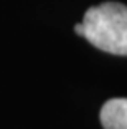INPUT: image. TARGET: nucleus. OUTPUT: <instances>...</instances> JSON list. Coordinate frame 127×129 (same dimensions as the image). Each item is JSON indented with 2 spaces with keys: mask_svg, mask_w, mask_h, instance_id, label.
I'll list each match as a JSON object with an SVG mask.
<instances>
[{
  "mask_svg": "<svg viewBox=\"0 0 127 129\" xmlns=\"http://www.w3.org/2000/svg\"><path fill=\"white\" fill-rule=\"evenodd\" d=\"M82 38L106 53L127 56V7L104 2L88 8L82 20Z\"/></svg>",
  "mask_w": 127,
  "mask_h": 129,
  "instance_id": "obj_1",
  "label": "nucleus"
},
{
  "mask_svg": "<svg viewBox=\"0 0 127 129\" xmlns=\"http://www.w3.org/2000/svg\"><path fill=\"white\" fill-rule=\"evenodd\" d=\"M104 129H127V98L109 99L101 109Z\"/></svg>",
  "mask_w": 127,
  "mask_h": 129,
  "instance_id": "obj_2",
  "label": "nucleus"
},
{
  "mask_svg": "<svg viewBox=\"0 0 127 129\" xmlns=\"http://www.w3.org/2000/svg\"><path fill=\"white\" fill-rule=\"evenodd\" d=\"M74 31L82 37V23H76V25H74Z\"/></svg>",
  "mask_w": 127,
  "mask_h": 129,
  "instance_id": "obj_3",
  "label": "nucleus"
}]
</instances>
